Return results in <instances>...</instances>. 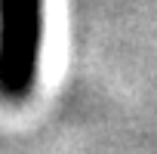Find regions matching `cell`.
<instances>
[{
	"label": "cell",
	"instance_id": "cell-1",
	"mask_svg": "<svg viewBox=\"0 0 157 154\" xmlns=\"http://www.w3.org/2000/svg\"><path fill=\"white\" fill-rule=\"evenodd\" d=\"M46 0H0V99L22 102L37 83Z\"/></svg>",
	"mask_w": 157,
	"mask_h": 154
}]
</instances>
